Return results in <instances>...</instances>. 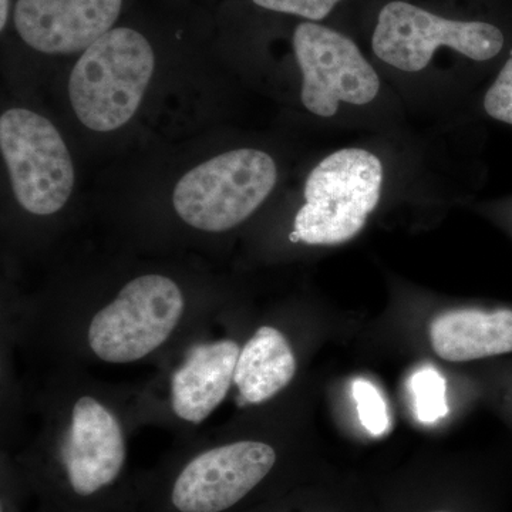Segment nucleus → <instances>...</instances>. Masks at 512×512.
<instances>
[{
    "label": "nucleus",
    "instance_id": "obj_1",
    "mask_svg": "<svg viewBox=\"0 0 512 512\" xmlns=\"http://www.w3.org/2000/svg\"><path fill=\"white\" fill-rule=\"evenodd\" d=\"M153 47L137 30L111 29L84 50L69 94L80 123L99 133L123 127L136 114L153 77Z\"/></svg>",
    "mask_w": 512,
    "mask_h": 512
},
{
    "label": "nucleus",
    "instance_id": "obj_2",
    "mask_svg": "<svg viewBox=\"0 0 512 512\" xmlns=\"http://www.w3.org/2000/svg\"><path fill=\"white\" fill-rule=\"evenodd\" d=\"M383 165L362 148H343L320 161L305 185L292 242L339 245L356 237L379 204Z\"/></svg>",
    "mask_w": 512,
    "mask_h": 512
},
{
    "label": "nucleus",
    "instance_id": "obj_3",
    "mask_svg": "<svg viewBox=\"0 0 512 512\" xmlns=\"http://www.w3.org/2000/svg\"><path fill=\"white\" fill-rule=\"evenodd\" d=\"M275 161L264 151L239 148L192 168L175 185L178 217L195 229L225 232L251 217L274 190Z\"/></svg>",
    "mask_w": 512,
    "mask_h": 512
},
{
    "label": "nucleus",
    "instance_id": "obj_4",
    "mask_svg": "<svg viewBox=\"0 0 512 512\" xmlns=\"http://www.w3.org/2000/svg\"><path fill=\"white\" fill-rule=\"evenodd\" d=\"M184 311L177 282L164 275L138 276L93 316L87 332L90 349L113 365L137 362L170 339Z\"/></svg>",
    "mask_w": 512,
    "mask_h": 512
},
{
    "label": "nucleus",
    "instance_id": "obj_5",
    "mask_svg": "<svg viewBox=\"0 0 512 512\" xmlns=\"http://www.w3.org/2000/svg\"><path fill=\"white\" fill-rule=\"evenodd\" d=\"M0 148L16 201L35 215L62 210L74 187V167L57 128L25 109L0 117Z\"/></svg>",
    "mask_w": 512,
    "mask_h": 512
},
{
    "label": "nucleus",
    "instance_id": "obj_6",
    "mask_svg": "<svg viewBox=\"0 0 512 512\" xmlns=\"http://www.w3.org/2000/svg\"><path fill=\"white\" fill-rule=\"evenodd\" d=\"M372 46L384 63L403 72H420L443 46L477 62L493 59L503 50L504 35L491 23L444 19L394 0L380 10Z\"/></svg>",
    "mask_w": 512,
    "mask_h": 512
},
{
    "label": "nucleus",
    "instance_id": "obj_7",
    "mask_svg": "<svg viewBox=\"0 0 512 512\" xmlns=\"http://www.w3.org/2000/svg\"><path fill=\"white\" fill-rule=\"evenodd\" d=\"M293 49L303 76V106L319 117L338 113L342 101L356 106L376 99L380 79L348 36L316 22L293 33Z\"/></svg>",
    "mask_w": 512,
    "mask_h": 512
},
{
    "label": "nucleus",
    "instance_id": "obj_8",
    "mask_svg": "<svg viewBox=\"0 0 512 512\" xmlns=\"http://www.w3.org/2000/svg\"><path fill=\"white\" fill-rule=\"evenodd\" d=\"M274 448L262 441H235L192 458L175 480L180 512H222L234 507L274 468Z\"/></svg>",
    "mask_w": 512,
    "mask_h": 512
},
{
    "label": "nucleus",
    "instance_id": "obj_9",
    "mask_svg": "<svg viewBox=\"0 0 512 512\" xmlns=\"http://www.w3.org/2000/svg\"><path fill=\"white\" fill-rule=\"evenodd\" d=\"M123 0H18L15 28L26 45L46 55L84 52L113 29Z\"/></svg>",
    "mask_w": 512,
    "mask_h": 512
},
{
    "label": "nucleus",
    "instance_id": "obj_10",
    "mask_svg": "<svg viewBox=\"0 0 512 512\" xmlns=\"http://www.w3.org/2000/svg\"><path fill=\"white\" fill-rule=\"evenodd\" d=\"M126 454L117 417L93 397L77 400L63 450L74 493L89 497L113 483L123 470Z\"/></svg>",
    "mask_w": 512,
    "mask_h": 512
},
{
    "label": "nucleus",
    "instance_id": "obj_11",
    "mask_svg": "<svg viewBox=\"0 0 512 512\" xmlns=\"http://www.w3.org/2000/svg\"><path fill=\"white\" fill-rule=\"evenodd\" d=\"M241 349L234 340L194 346L171 380V404L181 420L200 424L222 402L234 383Z\"/></svg>",
    "mask_w": 512,
    "mask_h": 512
},
{
    "label": "nucleus",
    "instance_id": "obj_12",
    "mask_svg": "<svg viewBox=\"0 0 512 512\" xmlns=\"http://www.w3.org/2000/svg\"><path fill=\"white\" fill-rule=\"evenodd\" d=\"M431 346L447 362H470L512 352V311L458 309L430 325Z\"/></svg>",
    "mask_w": 512,
    "mask_h": 512
},
{
    "label": "nucleus",
    "instance_id": "obj_13",
    "mask_svg": "<svg viewBox=\"0 0 512 512\" xmlns=\"http://www.w3.org/2000/svg\"><path fill=\"white\" fill-rule=\"evenodd\" d=\"M295 373L296 359L288 340L278 329L262 326L239 352L234 376L239 403L268 402L288 387Z\"/></svg>",
    "mask_w": 512,
    "mask_h": 512
},
{
    "label": "nucleus",
    "instance_id": "obj_14",
    "mask_svg": "<svg viewBox=\"0 0 512 512\" xmlns=\"http://www.w3.org/2000/svg\"><path fill=\"white\" fill-rule=\"evenodd\" d=\"M414 412L421 424L431 426L448 414L447 383L433 366L420 367L409 380Z\"/></svg>",
    "mask_w": 512,
    "mask_h": 512
},
{
    "label": "nucleus",
    "instance_id": "obj_15",
    "mask_svg": "<svg viewBox=\"0 0 512 512\" xmlns=\"http://www.w3.org/2000/svg\"><path fill=\"white\" fill-rule=\"evenodd\" d=\"M352 396L356 403L357 416L367 433L380 437L390 426L386 400L375 384L365 377H357L352 382Z\"/></svg>",
    "mask_w": 512,
    "mask_h": 512
},
{
    "label": "nucleus",
    "instance_id": "obj_16",
    "mask_svg": "<svg viewBox=\"0 0 512 512\" xmlns=\"http://www.w3.org/2000/svg\"><path fill=\"white\" fill-rule=\"evenodd\" d=\"M488 116L512 126V56L484 97Z\"/></svg>",
    "mask_w": 512,
    "mask_h": 512
},
{
    "label": "nucleus",
    "instance_id": "obj_17",
    "mask_svg": "<svg viewBox=\"0 0 512 512\" xmlns=\"http://www.w3.org/2000/svg\"><path fill=\"white\" fill-rule=\"evenodd\" d=\"M259 8L272 12L288 13L309 22H319L328 18L329 13L340 0H252Z\"/></svg>",
    "mask_w": 512,
    "mask_h": 512
},
{
    "label": "nucleus",
    "instance_id": "obj_18",
    "mask_svg": "<svg viewBox=\"0 0 512 512\" xmlns=\"http://www.w3.org/2000/svg\"><path fill=\"white\" fill-rule=\"evenodd\" d=\"M10 0H0V29H5L8 23Z\"/></svg>",
    "mask_w": 512,
    "mask_h": 512
},
{
    "label": "nucleus",
    "instance_id": "obj_19",
    "mask_svg": "<svg viewBox=\"0 0 512 512\" xmlns=\"http://www.w3.org/2000/svg\"><path fill=\"white\" fill-rule=\"evenodd\" d=\"M437 512H446V511H437Z\"/></svg>",
    "mask_w": 512,
    "mask_h": 512
}]
</instances>
